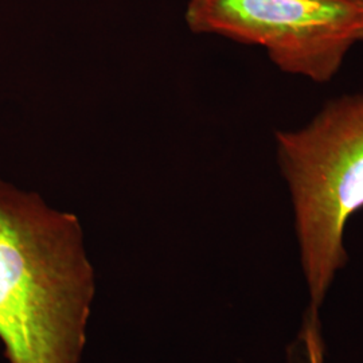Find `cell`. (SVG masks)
Instances as JSON below:
<instances>
[{
  "label": "cell",
  "instance_id": "7a4b0ae2",
  "mask_svg": "<svg viewBox=\"0 0 363 363\" xmlns=\"http://www.w3.org/2000/svg\"><path fill=\"white\" fill-rule=\"evenodd\" d=\"M295 208L303 269L318 311L347 259L343 235L363 208V91L337 97L308 124L274 133Z\"/></svg>",
  "mask_w": 363,
  "mask_h": 363
},
{
  "label": "cell",
  "instance_id": "3957f363",
  "mask_svg": "<svg viewBox=\"0 0 363 363\" xmlns=\"http://www.w3.org/2000/svg\"><path fill=\"white\" fill-rule=\"evenodd\" d=\"M187 26L262 48L283 73L327 84L363 42V0H189Z\"/></svg>",
  "mask_w": 363,
  "mask_h": 363
},
{
  "label": "cell",
  "instance_id": "6da1fadb",
  "mask_svg": "<svg viewBox=\"0 0 363 363\" xmlns=\"http://www.w3.org/2000/svg\"><path fill=\"white\" fill-rule=\"evenodd\" d=\"M93 296L77 217L0 179V342L9 363H79Z\"/></svg>",
  "mask_w": 363,
  "mask_h": 363
}]
</instances>
